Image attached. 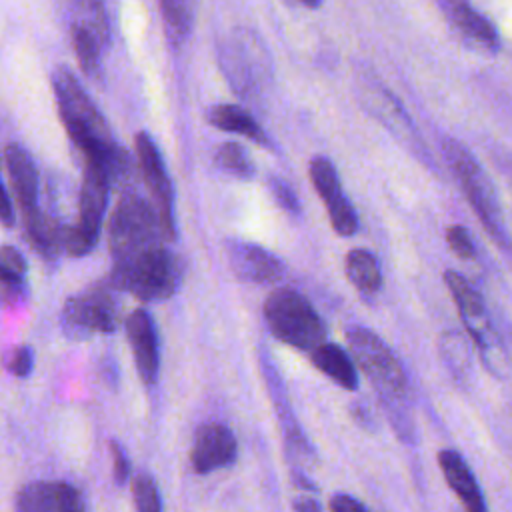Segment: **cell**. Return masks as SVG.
Instances as JSON below:
<instances>
[{
	"label": "cell",
	"instance_id": "obj_33",
	"mask_svg": "<svg viewBox=\"0 0 512 512\" xmlns=\"http://www.w3.org/2000/svg\"><path fill=\"white\" fill-rule=\"evenodd\" d=\"M110 450H112V462H114V482L122 486L130 476V462L124 448L116 440L110 442Z\"/></svg>",
	"mask_w": 512,
	"mask_h": 512
},
{
	"label": "cell",
	"instance_id": "obj_36",
	"mask_svg": "<svg viewBox=\"0 0 512 512\" xmlns=\"http://www.w3.org/2000/svg\"><path fill=\"white\" fill-rule=\"evenodd\" d=\"M292 508H294V512H320V504H318V500H314V498H296L294 502H292Z\"/></svg>",
	"mask_w": 512,
	"mask_h": 512
},
{
	"label": "cell",
	"instance_id": "obj_23",
	"mask_svg": "<svg viewBox=\"0 0 512 512\" xmlns=\"http://www.w3.org/2000/svg\"><path fill=\"white\" fill-rule=\"evenodd\" d=\"M344 270L350 284L362 294H376L382 286L380 266L376 258L364 248H354L346 254Z\"/></svg>",
	"mask_w": 512,
	"mask_h": 512
},
{
	"label": "cell",
	"instance_id": "obj_21",
	"mask_svg": "<svg viewBox=\"0 0 512 512\" xmlns=\"http://www.w3.org/2000/svg\"><path fill=\"white\" fill-rule=\"evenodd\" d=\"M26 236L32 248L48 262H54L60 252H64V226L58 224L52 216L36 210L24 216Z\"/></svg>",
	"mask_w": 512,
	"mask_h": 512
},
{
	"label": "cell",
	"instance_id": "obj_22",
	"mask_svg": "<svg viewBox=\"0 0 512 512\" xmlns=\"http://www.w3.org/2000/svg\"><path fill=\"white\" fill-rule=\"evenodd\" d=\"M208 122L220 130L234 132L246 138H252L260 144H266V136L258 122L252 118L250 112H246L242 106L236 104H218L208 110Z\"/></svg>",
	"mask_w": 512,
	"mask_h": 512
},
{
	"label": "cell",
	"instance_id": "obj_30",
	"mask_svg": "<svg viewBox=\"0 0 512 512\" xmlns=\"http://www.w3.org/2000/svg\"><path fill=\"white\" fill-rule=\"evenodd\" d=\"M268 186H270V192L274 196V200L290 214H298L300 212V204H298V198L296 194L292 192V188L280 180V178H270L268 180Z\"/></svg>",
	"mask_w": 512,
	"mask_h": 512
},
{
	"label": "cell",
	"instance_id": "obj_18",
	"mask_svg": "<svg viewBox=\"0 0 512 512\" xmlns=\"http://www.w3.org/2000/svg\"><path fill=\"white\" fill-rule=\"evenodd\" d=\"M438 464L444 480L464 504L466 512H486V502L472 470L456 450H440Z\"/></svg>",
	"mask_w": 512,
	"mask_h": 512
},
{
	"label": "cell",
	"instance_id": "obj_35",
	"mask_svg": "<svg viewBox=\"0 0 512 512\" xmlns=\"http://www.w3.org/2000/svg\"><path fill=\"white\" fill-rule=\"evenodd\" d=\"M0 222L4 226H12L14 224V210H12V204H10V198H8V192L0 180Z\"/></svg>",
	"mask_w": 512,
	"mask_h": 512
},
{
	"label": "cell",
	"instance_id": "obj_14",
	"mask_svg": "<svg viewBox=\"0 0 512 512\" xmlns=\"http://www.w3.org/2000/svg\"><path fill=\"white\" fill-rule=\"evenodd\" d=\"M438 6L450 26L472 46L482 52L496 54L500 48V36L494 24L482 16L468 0H438Z\"/></svg>",
	"mask_w": 512,
	"mask_h": 512
},
{
	"label": "cell",
	"instance_id": "obj_4",
	"mask_svg": "<svg viewBox=\"0 0 512 512\" xmlns=\"http://www.w3.org/2000/svg\"><path fill=\"white\" fill-rule=\"evenodd\" d=\"M168 242L154 204L144 200L140 194H124L108 224V246L112 260L134 256L150 246Z\"/></svg>",
	"mask_w": 512,
	"mask_h": 512
},
{
	"label": "cell",
	"instance_id": "obj_20",
	"mask_svg": "<svg viewBox=\"0 0 512 512\" xmlns=\"http://www.w3.org/2000/svg\"><path fill=\"white\" fill-rule=\"evenodd\" d=\"M312 364L344 390L358 388V374L352 356L338 344L322 342L310 352Z\"/></svg>",
	"mask_w": 512,
	"mask_h": 512
},
{
	"label": "cell",
	"instance_id": "obj_8",
	"mask_svg": "<svg viewBox=\"0 0 512 512\" xmlns=\"http://www.w3.org/2000/svg\"><path fill=\"white\" fill-rule=\"evenodd\" d=\"M346 342L350 356L380 394L394 400H400L406 394L408 382L400 362L372 330L354 326L346 332Z\"/></svg>",
	"mask_w": 512,
	"mask_h": 512
},
{
	"label": "cell",
	"instance_id": "obj_29",
	"mask_svg": "<svg viewBox=\"0 0 512 512\" xmlns=\"http://www.w3.org/2000/svg\"><path fill=\"white\" fill-rule=\"evenodd\" d=\"M446 242H448L450 250L462 260H470V258L476 256L474 242H472V238H470V234L464 226H458V224L450 226L446 230Z\"/></svg>",
	"mask_w": 512,
	"mask_h": 512
},
{
	"label": "cell",
	"instance_id": "obj_6",
	"mask_svg": "<svg viewBox=\"0 0 512 512\" xmlns=\"http://www.w3.org/2000/svg\"><path fill=\"white\" fill-rule=\"evenodd\" d=\"M442 148H444L446 160H448V164H450L466 200L474 208L476 216L480 218V222L484 224L488 234L494 240H498L502 246H508L506 228H504L502 212H500V206H498V198L494 194V188H492L488 176L484 174V170L476 162V158L470 154V150L466 146H462L454 138H446Z\"/></svg>",
	"mask_w": 512,
	"mask_h": 512
},
{
	"label": "cell",
	"instance_id": "obj_28",
	"mask_svg": "<svg viewBox=\"0 0 512 512\" xmlns=\"http://www.w3.org/2000/svg\"><path fill=\"white\" fill-rule=\"evenodd\" d=\"M26 260L14 246H0V278L12 282H26Z\"/></svg>",
	"mask_w": 512,
	"mask_h": 512
},
{
	"label": "cell",
	"instance_id": "obj_37",
	"mask_svg": "<svg viewBox=\"0 0 512 512\" xmlns=\"http://www.w3.org/2000/svg\"><path fill=\"white\" fill-rule=\"evenodd\" d=\"M354 416H356V420L358 422H362V426H370L372 424V418H370V414H368V410H364L362 406H354Z\"/></svg>",
	"mask_w": 512,
	"mask_h": 512
},
{
	"label": "cell",
	"instance_id": "obj_15",
	"mask_svg": "<svg viewBox=\"0 0 512 512\" xmlns=\"http://www.w3.org/2000/svg\"><path fill=\"white\" fill-rule=\"evenodd\" d=\"M444 280H446L448 290L454 296V302L458 306V312H460V318L464 322L466 332L478 344V348L482 352H486L490 348L492 332H490V320H488V314H486V308H484V302H482L480 294L458 272L448 270L444 274Z\"/></svg>",
	"mask_w": 512,
	"mask_h": 512
},
{
	"label": "cell",
	"instance_id": "obj_38",
	"mask_svg": "<svg viewBox=\"0 0 512 512\" xmlns=\"http://www.w3.org/2000/svg\"><path fill=\"white\" fill-rule=\"evenodd\" d=\"M292 478H294V482H296L300 488H304V490H316V486H314L302 472H294Z\"/></svg>",
	"mask_w": 512,
	"mask_h": 512
},
{
	"label": "cell",
	"instance_id": "obj_19",
	"mask_svg": "<svg viewBox=\"0 0 512 512\" xmlns=\"http://www.w3.org/2000/svg\"><path fill=\"white\" fill-rule=\"evenodd\" d=\"M258 60L260 54L256 52V38L250 34L236 36L230 46H226L222 62L236 90L252 92L256 88V74L262 72V68L256 66Z\"/></svg>",
	"mask_w": 512,
	"mask_h": 512
},
{
	"label": "cell",
	"instance_id": "obj_17",
	"mask_svg": "<svg viewBox=\"0 0 512 512\" xmlns=\"http://www.w3.org/2000/svg\"><path fill=\"white\" fill-rule=\"evenodd\" d=\"M4 160L10 174L12 190L22 208V214L28 216L38 208V172L30 154L20 144H8L4 148Z\"/></svg>",
	"mask_w": 512,
	"mask_h": 512
},
{
	"label": "cell",
	"instance_id": "obj_25",
	"mask_svg": "<svg viewBox=\"0 0 512 512\" xmlns=\"http://www.w3.org/2000/svg\"><path fill=\"white\" fill-rule=\"evenodd\" d=\"M160 10L172 42L184 40L194 24L196 2L194 0H158Z\"/></svg>",
	"mask_w": 512,
	"mask_h": 512
},
{
	"label": "cell",
	"instance_id": "obj_12",
	"mask_svg": "<svg viewBox=\"0 0 512 512\" xmlns=\"http://www.w3.org/2000/svg\"><path fill=\"white\" fill-rule=\"evenodd\" d=\"M236 438L224 424H204L194 438L190 450V462L194 472L210 474L220 468H228L236 460Z\"/></svg>",
	"mask_w": 512,
	"mask_h": 512
},
{
	"label": "cell",
	"instance_id": "obj_9",
	"mask_svg": "<svg viewBox=\"0 0 512 512\" xmlns=\"http://www.w3.org/2000/svg\"><path fill=\"white\" fill-rule=\"evenodd\" d=\"M136 156L142 170V178L150 190L152 204L160 218L162 230L168 240L176 238V220H174V192L162 162V156L154 140L146 132L136 134Z\"/></svg>",
	"mask_w": 512,
	"mask_h": 512
},
{
	"label": "cell",
	"instance_id": "obj_34",
	"mask_svg": "<svg viewBox=\"0 0 512 512\" xmlns=\"http://www.w3.org/2000/svg\"><path fill=\"white\" fill-rule=\"evenodd\" d=\"M330 512H368L364 504L348 494H334L330 498Z\"/></svg>",
	"mask_w": 512,
	"mask_h": 512
},
{
	"label": "cell",
	"instance_id": "obj_31",
	"mask_svg": "<svg viewBox=\"0 0 512 512\" xmlns=\"http://www.w3.org/2000/svg\"><path fill=\"white\" fill-rule=\"evenodd\" d=\"M32 366H34V352L30 346H18L12 354H10V360H8V370L18 376V378H26L30 372H32Z\"/></svg>",
	"mask_w": 512,
	"mask_h": 512
},
{
	"label": "cell",
	"instance_id": "obj_39",
	"mask_svg": "<svg viewBox=\"0 0 512 512\" xmlns=\"http://www.w3.org/2000/svg\"><path fill=\"white\" fill-rule=\"evenodd\" d=\"M300 2H304L306 6H310V8H316V6H320V2L322 0H300Z\"/></svg>",
	"mask_w": 512,
	"mask_h": 512
},
{
	"label": "cell",
	"instance_id": "obj_10",
	"mask_svg": "<svg viewBox=\"0 0 512 512\" xmlns=\"http://www.w3.org/2000/svg\"><path fill=\"white\" fill-rule=\"evenodd\" d=\"M310 180L328 210V218L334 232L340 236H352L358 230V216L342 190L334 164L324 156L312 158Z\"/></svg>",
	"mask_w": 512,
	"mask_h": 512
},
{
	"label": "cell",
	"instance_id": "obj_32",
	"mask_svg": "<svg viewBox=\"0 0 512 512\" xmlns=\"http://www.w3.org/2000/svg\"><path fill=\"white\" fill-rule=\"evenodd\" d=\"M446 340H448V354L446 358L450 360V368H458V372H462L464 368H468V348L464 346L466 342H462V338H458V334H446Z\"/></svg>",
	"mask_w": 512,
	"mask_h": 512
},
{
	"label": "cell",
	"instance_id": "obj_1",
	"mask_svg": "<svg viewBox=\"0 0 512 512\" xmlns=\"http://www.w3.org/2000/svg\"><path fill=\"white\" fill-rule=\"evenodd\" d=\"M52 88L60 118L72 142L84 152L86 160H96L108 170L112 184L122 180L130 168L128 154L116 146L104 118L78 80L60 68L52 76Z\"/></svg>",
	"mask_w": 512,
	"mask_h": 512
},
{
	"label": "cell",
	"instance_id": "obj_11",
	"mask_svg": "<svg viewBox=\"0 0 512 512\" xmlns=\"http://www.w3.org/2000/svg\"><path fill=\"white\" fill-rule=\"evenodd\" d=\"M14 512H88L82 494L54 480H36L20 488L14 502Z\"/></svg>",
	"mask_w": 512,
	"mask_h": 512
},
{
	"label": "cell",
	"instance_id": "obj_5",
	"mask_svg": "<svg viewBox=\"0 0 512 512\" xmlns=\"http://www.w3.org/2000/svg\"><path fill=\"white\" fill-rule=\"evenodd\" d=\"M120 292L110 278L98 280L80 294L70 296L64 302L60 324L68 338L86 340L92 334H112L122 320V304L116 296Z\"/></svg>",
	"mask_w": 512,
	"mask_h": 512
},
{
	"label": "cell",
	"instance_id": "obj_26",
	"mask_svg": "<svg viewBox=\"0 0 512 512\" xmlns=\"http://www.w3.org/2000/svg\"><path fill=\"white\" fill-rule=\"evenodd\" d=\"M216 164H218L224 172H228V174H232V176H236V178H242V180H248V178L254 176V166H252L250 156H248L246 150H244L240 144H236V142H226V144H222V146L218 148V152H216Z\"/></svg>",
	"mask_w": 512,
	"mask_h": 512
},
{
	"label": "cell",
	"instance_id": "obj_3",
	"mask_svg": "<svg viewBox=\"0 0 512 512\" xmlns=\"http://www.w3.org/2000/svg\"><path fill=\"white\" fill-rule=\"evenodd\" d=\"M264 320L284 344L312 352L326 342V326L306 296L292 288L274 290L264 302Z\"/></svg>",
	"mask_w": 512,
	"mask_h": 512
},
{
	"label": "cell",
	"instance_id": "obj_7",
	"mask_svg": "<svg viewBox=\"0 0 512 512\" xmlns=\"http://www.w3.org/2000/svg\"><path fill=\"white\" fill-rule=\"evenodd\" d=\"M110 186L112 180L106 168L100 162L86 160L78 200V222L74 226H64L66 254L80 258L92 252V248L96 246L102 232V220L108 204Z\"/></svg>",
	"mask_w": 512,
	"mask_h": 512
},
{
	"label": "cell",
	"instance_id": "obj_24",
	"mask_svg": "<svg viewBox=\"0 0 512 512\" xmlns=\"http://www.w3.org/2000/svg\"><path fill=\"white\" fill-rule=\"evenodd\" d=\"M72 16V30L82 32L102 46L108 42V18L100 0H76Z\"/></svg>",
	"mask_w": 512,
	"mask_h": 512
},
{
	"label": "cell",
	"instance_id": "obj_2",
	"mask_svg": "<svg viewBox=\"0 0 512 512\" xmlns=\"http://www.w3.org/2000/svg\"><path fill=\"white\" fill-rule=\"evenodd\" d=\"M182 272L180 258L162 242L134 256L114 260L110 282L120 292H130L144 302H158L178 290Z\"/></svg>",
	"mask_w": 512,
	"mask_h": 512
},
{
	"label": "cell",
	"instance_id": "obj_13",
	"mask_svg": "<svg viewBox=\"0 0 512 512\" xmlns=\"http://www.w3.org/2000/svg\"><path fill=\"white\" fill-rule=\"evenodd\" d=\"M226 254L232 272L244 282L268 284L284 276L282 260L258 244L244 240H228Z\"/></svg>",
	"mask_w": 512,
	"mask_h": 512
},
{
	"label": "cell",
	"instance_id": "obj_27",
	"mask_svg": "<svg viewBox=\"0 0 512 512\" xmlns=\"http://www.w3.org/2000/svg\"><path fill=\"white\" fill-rule=\"evenodd\" d=\"M132 496L136 512H162V500L156 482L150 474L140 472L132 482Z\"/></svg>",
	"mask_w": 512,
	"mask_h": 512
},
{
	"label": "cell",
	"instance_id": "obj_16",
	"mask_svg": "<svg viewBox=\"0 0 512 512\" xmlns=\"http://www.w3.org/2000/svg\"><path fill=\"white\" fill-rule=\"evenodd\" d=\"M126 336L140 378L146 384H154L160 370V350L152 316L144 308L134 310L126 318Z\"/></svg>",
	"mask_w": 512,
	"mask_h": 512
}]
</instances>
